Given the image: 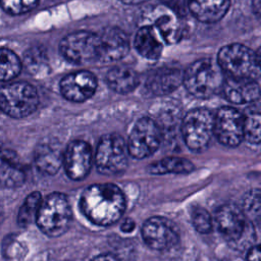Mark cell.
<instances>
[{"mask_svg":"<svg viewBox=\"0 0 261 261\" xmlns=\"http://www.w3.org/2000/svg\"><path fill=\"white\" fill-rule=\"evenodd\" d=\"M84 215L94 224L107 226L123 215L126 200L122 191L113 184H94L86 188L80 199Z\"/></svg>","mask_w":261,"mask_h":261,"instance_id":"cell-1","label":"cell"},{"mask_svg":"<svg viewBox=\"0 0 261 261\" xmlns=\"http://www.w3.org/2000/svg\"><path fill=\"white\" fill-rule=\"evenodd\" d=\"M224 72L217 61L203 58L193 62L182 74L187 91L196 98L206 99L217 94L224 82Z\"/></svg>","mask_w":261,"mask_h":261,"instance_id":"cell-2","label":"cell"},{"mask_svg":"<svg viewBox=\"0 0 261 261\" xmlns=\"http://www.w3.org/2000/svg\"><path fill=\"white\" fill-rule=\"evenodd\" d=\"M35 220L39 228L48 237L56 238L65 233L72 220V212L66 196L55 192L42 199Z\"/></svg>","mask_w":261,"mask_h":261,"instance_id":"cell-3","label":"cell"},{"mask_svg":"<svg viewBox=\"0 0 261 261\" xmlns=\"http://www.w3.org/2000/svg\"><path fill=\"white\" fill-rule=\"evenodd\" d=\"M217 63L228 76L255 80L260 73L259 50L255 53L242 44L222 47L217 56Z\"/></svg>","mask_w":261,"mask_h":261,"instance_id":"cell-4","label":"cell"},{"mask_svg":"<svg viewBox=\"0 0 261 261\" xmlns=\"http://www.w3.org/2000/svg\"><path fill=\"white\" fill-rule=\"evenodd\" d=\"M35 87L25 82L7 83L0 87V110L13 118H23L38 107Z\"/></svg>","mask_w":261,"mask_h":261,"instance_id":"cell-5","label":"cell"},{"mask_svg":"<svg viewBox=\"0 0 261 261\" xmlns=\"http://www.w3.org/2000/svg\"><path fill=\"white\" fill-rule=\"evenodd\" d=\"M214 129V117L204 108L189 111L182 119L181 134L187 147L193 152L207 149Z\"/></svg>","mask_w":261,"mask_h":261,"instance_id":"cell-6","label":"cell"},{"mask_svg":"<svg viewBox=\"0 0 261 261\" xmlns=\"http://www.w3.org/2000/svg\"><path fill=\"white\" fill-rule=\"evenodd\" d=\"M127 148L124 140L116 135L103 136L97 146L95 163L97 170L105 175H116L127 166Z\"/></svg>","mask_w":261,"mask_h":261,"instance_id":"cell-7","label":"cell"},{"mask_svg":"<svg viewBox=\"0 0 261 261\" xmlns=\"http://www.w3.org/2000/svg\"><path fill=\"white\" fill-rule=\"evenodd\" d=\"M162 133L156 121L150 117L140 118L134 125L126 144L128 154L144 159L154 154L160 146Z\"/></svg>","mask_w":261,"mask_h":261,"instance_id":"cell-8","label":"cell"},{"mask_svg":"<svg viewBox=\"0 0 261 261\" xmlns=\"http://www.w3.org/2000/svg\"><path fill=\"white\" fill-rule=\"evenodd\" d=\"M62 56L75 64L99 61V36L90 32H75L64 37L59 45Z\"/></svg>","mask_w":261,"mask_h":261,"instance_id":"cell-9","label":"cell"},{"mask_svg":"<svg viewBox=\"0 0 261 261\" xmlns=\"http://www.w3.org/2000/svg\"><path fill=\"white\" fill-rule=\"evenodd\" d=\"M245 116L233 107H221L214 117V129L217 140L226 147H237L244 140Z\"/></svg>","mask_w":261,"mask_h":261,"instance_id":"cell-10","label":"cell"},{"mask_svg":"<svg viewBox=\"0 0 261 261\" xmlns=\"http://www.w3.org/2000/svg\"><path fill=\"white\" fill-rule=\"evenodd\" d=\"M145 244L156 251H166L178 242V233L174 224L167 218L153 216L145 221L142 227Z\"/></svg>","mask_w":261,"mask_h":261,"instance_id":"cell-11","label":"cell"},{"mask_svg":"<svg viewBox=\"0 0 261 261\" xmlns=\"http://www.w3.org/2000/svg\"><path fill=\"white\" fill-rule=\"evenodd\" d=\"M242 209L232 204H225L215 213V224L219 233L228 242H240L250 226Z\"/></svg>","mask_w":261,"mask_h":261,"instance_id":"cell-12","label":"cell"},{"mask_svg":"<svg viewBox=\"0 0 261 261\" xmlns=\"http://www.w3.org/2000/svg\"><path fill=\"white\" fill-rule=\"evenodd\" d=\"M62 164L69 178L73 180L84 179L92 165V151L90 145L82 140L70 142L62 156Z\"/></svg>","mask_w":261,"mask_h":261,"instance_id":"cell-13","label":"cell"},{"mask_svg":"<svg viewBox=\"0 0 261 261\" xmlns=\"http://www.w3.org/2000/svg\"><path fill=\"white\" fill-rule=\"evenodd\" d=\"M97 89L96 76L87 70L65 75L60 82L62 96L71 102H84L90 99Z\"/></svg>","mask_w":261,"mask_h":261,"instance_id":"cell-14","label":"cell"},{"mask_svg":"<svg viewBox=\"0 0 261 261\" xmlns=\"http://www.w3.org/2000/svg\"><path fill=\"white\" fill-rule=\"evenodd\" d=\"M129 50V39L119 28H108L99 35V61L113 62L123 58Z\"/></svg>","mask_w":261,"mask_h":261,"instance_id":"cell-15","label":"cell"},{"mask_svg":"<svg viewBox=\"0 0 261 261\" xmlns=\"http://www.w3.org/2000/svg\"><path fill=\"white\" fill-rule=\"evenodd\" d=\"M222 90L225 98L234 104L254 102L259 98V85L252 79L228 76L224 79Z\"/></svg>","mask_w":261,"mask_h":261,"instance_id":"cell-16","label":"cell"},{"mask_svg":"<svg viewBox=\"0 0 261 261\" xmlns=\"http://www.w3.org/2000/svg\"><path fill=\"white\" fill-rule=\"evenodd\" d=\"M229 4V0H189L188 10L199 21L212 23L226 14Z\"/></svg>","mask_w":261,"mask_h":261,"instance_id":"cell-17","label":"cell"},{"mask_svg":"<svg viewBox=\"0 0 261 261\" xmlns=\"http://www.w3.org/2000/svg\"><path fill=\"white\" fill-rule=\"evenodd\" d=\"M24 178V169L17 155L11 150L0 151V182L7 188H15L21 186Z\"/></svg>","mask_w":261,"mask_h":261,"instance_id":"cell-18","label":"cell"},{"mask_svg":"<svg viewBox=\"0 0 261 261\" xmlns=\"http://www.w3.org/2000/svg\"><path fill=\"white\" fill-rule=\"evenodd\" d=\"M182 83V73L177 67L156 69L148 79L147 87L155 95H166L173 92Z\"/></svg>","mask_w":261,"mask_h":261,"instance_id":"cell-19","label":"cell"},{"mask_svg":"<svg viewBox=\"0 0 261 261\" xmlns=\"http://www.w3.org/2000/svg\"><path fill=\"white\" fill-rule=\"evenodd\" d=\"M134 45L138 53L149 60L158 59L163 50L157 32L151 25H145L138 30Z\"/></svg>","mask_w":261,"mask_h":261,"instance_id":"cell-20","label":"cell"},{"mask_svg":"<svg viewBox=\"0 0 261 261\" xmlns=\"http://www.w3.org/2000/svg\"><path fill=\"white\" fill-rule=\"evenodd\" d=\"M108 87L119 94H127L134 91L139 85L137 72L127 66H115L106 75Z\"/></svg>","mask_w":261,"mask_h":261,"instance_id":"cell-21","label":"cell"},{"mask_svg":"<svg viewBox=\"0 0 261 261\" xmlns=\"http://www.w3.org/2000/svg\"><path fill=\"white\" fill-rule=\"evenodd\" d=\"M62 156L59 149L52 144H41L35 153V164L44 174H55L61 164Z\"/></svg>","mask_w":261,"mask_h":261,"instance_id":"cell-22","label":"cell"},{"mask_svg":"<svg viewBox=\"0 0 261 261\" xmlns=\"http://www.w3.org/2000/svg\"><path fill=\"white\" fill-rule=\"evenodd\" d=\"M195 169L194 164L182 157H165L159 161L148 165V172L151 174H185L190 173Z\"/></svg>","mask_w":261,"mask_h":261,"instance_id":"cell-23","label":"cell"},{"mask_svg":"<svg viewBox=\"0 0 261 261\" xmlns=\"http://www.w3.org/2000/svg\"><path fill=\"white\" fill-rule=\"evenodd\" d=\"M177 15L161 14L155 19V31L167 44H174L179 41L182 35V24Z\"/></svg>","mask_w":261,"mask_h":261,"instance_id":"cell-24","label":"cell"},{"mask_svg":"<svg viewBox=\"0 0 261 261\" xmlns=\"http://www.w3.org/2000/svg\"><path fill=\"white\" fill-rule=\"evenodd\" d=\"M21 69L18 56L9 49L0 48V82H9L16 77Z\"/></svg>","mask_w":261,"mask_h":261,"instance_id":"cell-25","label":"cell"},{"mask_svg":"<svg viewBox=\"0 0 261 261\" xmlns=\"http://www.w3.org/2000/svg\"><path fill=\"white\" fill-rule=\"evenodd\" d=\"M41 201L42 196L39 192H33L27 197L18 211L17 221L19 225L28 226L33 222V220L36 219Z\"/></svg>","mask_w":261,"mask_h":261,"instance_id":"cell-26","label":"cell"},{"mask_svg":"<svg viewBox=\"0 0 261 261\" xmlns=\"http://www.w3.org/2000/svg\"><path fill=\"white\" fill-rule=\"evenodd\" d=\"M260 127H261V116L260 113L252 112L245 116L244 123V139L254 145L260 143Z\"/></svg>","mask_w":261,"mask_h":261,"instance_id":"cell-27","label":"cell"},{"mask_svg":"<svg viewBox=\"0 0 261 261\" xmlns=\"http://www.w3.org/2000/svg\"><path fill=\"white\" fill-rule=\"evenodd\" d=\"M24 64L33 72L40 71L47 67V55L41 48H31L24 54Z\"/></svg>","mask_w":261,"mask_h":261,"instance_id":"cell-28","label":"cell"},{"mask_svg":"<svg viewBox=\"0 0 261 261\" xmlns=\"http://www.w3.org/2000/svg\"><path fill=\"white\" fill-rule=\"evenodd\" d=\"M39 0H0L2 9L12 15H19L33 10Z\"/></svg>","mask_w":261,"mask_h":261,"instance_id":"cell-29","label":"cell"},{"mask_svg":"<svg viewBox=\"0 0 261 261\" xmlns=\"http://www.w3.org/2000/svg\"><path fill=\"white\" fill-rule=\"evenodd\" d=\"M260 192L259 190H253L249 192L243 202V212L247 218L258 220L260 217Z\"/></svg>","mask_w":261,"mask_h":261,"instance_id":"cell-30","label":"cell"},{"mask_svg":"<svg viewBox=\"0 0 261 261\" xmlns=\"http://www.w3.org/2000/svg\"><path fill=\"white\" fill-rule=\"evenodd\" d=\"M192 222L195 229L200 233H209L212 230V217L210 213L202 207H197L193 209Z\"/></svg>","mask_w":261,"mask_h":261,"instance_id":"cell-31","label":"cell"},{"mask_svg":"<svg viewBox=\"0 0 261 261\" xmlns=\"http://www.w3.org/2000/svg\"><path fill=\"white\" fill-rule=\"evenodd\" d=\"M160 1L177 16H185L189 11L188 10L189 0H160Z\"/></svg>","mask_w":261,"mask_h":261,"instance_id":"cell-32","label":"cell"},{"mask_svg":"<svg viewBox=\"0 0 261 261\" xmlns=\"http://www.w3.org/2000/svg\"><path fill=\"white\" fill-rule=\"evenodd\" d=\"M247 260L248 261H260V249H259L258 245L250 248V250L247 254Z\"/></svg>","mask_w":261,"mask_h":261,"instance_id":"cell-33","label":"cell"},{"mask_svg":"<svg viewBox=\"0 0 261 261\" xmlns=\"http://www.w3.org/2000/svg\"><path fill=\"white\" fill-rule=\"evenodd\" d=\"M135 227H136V223L134 222V220H132V219H129V218L125 219V220L122 222V224L120 225V229H121L123 232H126V233L132 232V231L135 229Z\"/></svg>","mask_w":261,"mask_h":261,"instance_id":"cell-34","label":"cell"},{"mask_svg":"<svg viewBox=\"0 0 261 261\" xmlns=\"http://www.w3.org/2000/svg\"><path fill=\"white\" fill-rule=\"evenodd\" d=\"M91 261H118L116 257L110 254H101L94 257Z\"/></svg>","mask_w":261,"mask_h":261,"instance_id":"cell-35","label":"cell"},{"mask_svg":"<svg viewBox=\"0 0 261 261\" xmlns=\"http://www.w3.org/2000/svg\"><path fill=\"white\" fill-rule=\"evenodd\" d=\"M120 2L124 3V4H128V5H136V4H141L146 2L147 0H119Z\"/></svg>","mask_w":261,"mask_h":261,"instance_id":"cell-36","label":"cell"}]
</instances>
